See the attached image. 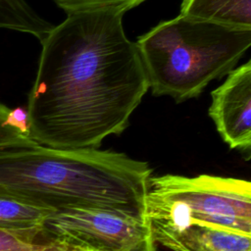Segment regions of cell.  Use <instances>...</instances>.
<instances>
[{"label":"cell","mask_w":251,"mask_h":251,"mask_svg":"<svg viewBox=\"0 0 251 251\" xmlns=\"http://www.w3.org/2000/svg\"><path fill=\"white\" fill-rule=\"evenodd\" d=\"M173 251H251V234L214 225H191L178 231L152 233Z\"/></svg>","instance_id":"52a82bcc"},{"label":"cell","mask_w":251,"mask_h":251,"mask_svg":"<svg viewBox=\"0 0 251 251\" xmlns=\"http://www.w3.org/2000/svg\"><path fill=\"white\" fill-rule=\"evenodd\" d=\"M39 237L74 251H156L148 222L113 211L73 208L51 213Z\"/></svg>","instance_id":"5b68a950"},{"label":"cell","mask_w":251,"mask_h":251,"mask_svg":"<svg viewBox=\"0 0 251 251\" xmlns=\"http://www.w3.org/2000/svg\"><path fill=\"white\" fill-rule=\"evenodd\" d=\"M53 211L19 200L0 197V229L40 230Z\"/></svg>","instance_id":"30bf717a"},{"label":"cell","mask_w":251,"mask_h":251,"mask_svg":"<svg viewBox=\"0 0 251 251\" xmlns=\"http://www.w3.org/2000/svg\"><path fill=\"white\" fill-rule=\"evenodd\" d=\"M146 221L152 233L208 224L251 234L250 181L209 175L151 176Z\"/></svg>","instance_id":"277c9868"},{"label":"cell","mask_w":251,"mask_h":251,"mask_svg":"<svg viewBox=\"0 0 251 251\" xmlns=\"http://www.w3.org/2000/svg\"><path fill=\"white\" fill-rule=\"evenodd\" d=\"M209 116L223 140L231 149L250 157L251 62L233 69L225 82L211 92Z\"/></svg>","instance_id":"8992f818"},{"label":"cell","mask_w":251,"mask_h":251,"mask_svg":"<svg viewBox=\"0 0 251 251\" xmlns=\"http://www.w3.org/2000/svg\"><path fill=\"white\" fill-rule=\"evenodd\" d=\"M179 15L237 29H251V0H182Z\"/></svg>","instance_id":"ba28073f"},{"label":"cell","mask_w":251,"mask_h":251,"mask_svg":"<svg viewBox=\"0 0 251 251\" xmlns=\"http://www.w3.org/2000/svg\"><path fill=\"white\" fill-rule=\"evenodd\" d=\"M53 26L26 0H0V29L27 33L41 41Z\"/></svg>","instance_id":"9c48e42d"},{"label":"cell","mask_w":251,"mask_h":251,"mask_svg":"<svg viewBox=\"0 0 251 251\" xmlns=\"http://www.w3.org/2000/svg\"><path fill=\"white\" fill-rule=\"evenodd\" d=\"M40 230L0 229V251H44L52 245L38 241Z\"/></svg>","instance_id":"7c38bea8"},{"label":"cell","mask_w":251,"mask_h":251,"mask_svg":"<svg viewBox=\"0 0 251 251\" xmlns=\"http://www.w3.org/2000/svg\"><path fill=\"white\" fill-rule=\"evenodd\" d=\"M67 14L92 10H116L126 13L145 0H53Z\"/></svg>","instance_id":"4fadbf2b"},{"label":"cell","mask_w":251,"mask_h":251,"mask_svg":"<svg viewBox=\"0 0 251 251\" xmlns=\"http://www.w3.org/2000/svg\"><path fill=\"white\" fill-rule=\"evenodd\" d=\"M124 14L71 13L40 41L25 112L33 141L56 149L98 148L128 126L149 82L137 45L124 30Z\"/></svg>","instance_id":"6da1fadb"},{"label":"cell","mask_w":251,"mask_h":251,"mask_svg":"<svg viewBox=\"0 0 251 251\" xmlns=\"http://www.w3.org/2000/svg\"><path fill=\"white\" fill-rule=\"evenodd\" d=\"M35 142L28 131L26 114L0 102V149Z\"/></svg>","instance_id":"8fae6325"},{"label":"cell","mask_w":251,"mask_h":251,"mask_svg":"<svg viewBox=\"0 0 251 251\" xmlns=\"http://www.w3.org/2000/svg\"><path fill=\"white\" fill-rule=\"evenodd\" d=\"M151 176L147 162L110 150L36 142L0 149V197L53 212L100 209L146 221Z\"/></svg>","instance_id":"7a4b0ae2"},{"label":"cell","mask_w":251,"mask_h":251,"mask_svg":"<svg viewBox=\"0 0 251 251\" xmlns=\"http://www.w3.org/2000/svg\"><path fill=\"white\" fill-rule=\"evenodd\" d=\"M44 251H74V250H67V249H59V248H55V247H52V248H48Z\"/></svg>","instance_id":"5bb4252c"},{"label":"cell","mask_w":251,"mask_h":251,"mask_svg":"<svg viewBox=\"0 0 251 251\" xmlns=\"http://www.w3.org/2000/svg\"><path fill=\"white\" fill-rule=\"evenodd\" d=\"M149 88L176 103L198 97L213 79L228 75L251 45V29L178 15L138 37Z\"/></svg>","instance_id":"3957f363"}]
</instances>
